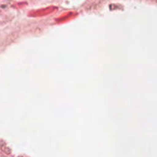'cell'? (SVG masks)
I'll use <instances>...</instances> for the list:
<instances>
[{"mask_svg": "<svg viewBox=\"0 0 157 157\" xmlns=\"http://www.w3.org/2000/svg\"><path fill=\"white\" fill-rule=\"evenodd\" d=\"M0 148H1L2 150L5 153H6V154H10L11 153L10 149H9V147L6 146V144H5L4 142H2V141L0 142Z\"/></svg>", "mask_w": 157, "mask_h": 157, "instance_id": "6da1fadb", "label": "cell"}, {"mask_svg": "<svg viewBox=\"0 0 157 157\" xmlns=\"http://www.w3.org/2000/svg\"><path fill=\"white\" fill-rule=\"evenodd\" d=\"M19 157H23V156H19Z\"/></svg>", "mask_w": 157, "mask_h": 157, "instance_id": "7a4b0ae2", "label": "cell"}]
</instances>
